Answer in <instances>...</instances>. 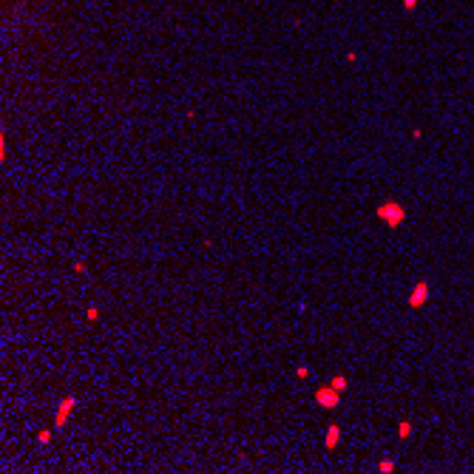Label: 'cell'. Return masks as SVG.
Masks as SVG:
<instances>
[{
    "label": "cell",
    "instance_id": "cell-1",
    "mask_svg": "<svg viewBox=\"0 0 474 474\" xmlns=\"http://www.w3.org/2000/svg\"><path fill=\"white\" fill-rule=\"evenodd\" d=\"M375 216H378L386 227H401L403 219H406V208H403L401 202H395V199H386V202H381V205L375 208Z\"/></svg>",
    "mask_w": 474,
    "mask_h": 474
},
{
    "label": "cell",
    "instance_id": "cell-2",
    "mask_svg": "<svg viewBox=\"0 0 474 474\" xmlns=\"http://www.w3.org/2000/svg\"><path fill=\"white\" fill-rule=\"evenodd\" d=\"M312 398H315V403L321 409H335L338 403H341V392H338L335 386H330V383H327V386H318Z\"/></svg>",
    "mask_w": 474,
    "mask_h": 474
},
{
    "label": "cell",
    "instance_id": "cell-3",
    "mask_svg": "<svg viewBox=\"0 0 474 474\" xmlns=\"http://www.w3.org/2000/svg\"><path fill=\"white\" fill-rule=\"evenodd\" d=\"M74 406H77V398H63V403L57 406V412H54V426L57 429H63L65 423H68V417H71V412H74Z\"/></svg>",
    "mask_w": 474,
    "mask_h": 474
},
{
    "label": "cell",
    "instance_id": "cell-4",
    "mask_svg": "<svg viewBox=\"0 0 474 474\" xmlns=\"http://www.w3.org/2000/svg\"><path fill=\"white\" fill-rule=\"evenodd\" d=\"M429 295H431L429 284H426V281H417L415 287H412V293H409V307L412 309H420L426 301H429Z\"/></svg>",
    "mask_w": 474,
    "mask_h": 474
},
{
    "label": "cell",
    "instance_id": "cell-5",
    "mask_svg": "<svg viewBox=\"0 0 474 474\" xmlns=\"http://www.w3.org/2000/svg\"><path fill=\"white\" fill-rule=\"evenodd\" d=\"M338 443H341V426H338V423H332L330 429H327V438H324V446H327V449H335Z\"/></svg>",
    "mask_w": 474,
    "mask_h": 474
},
{
    "label": "cell",
    "instance_id": "cell-6",
    "mask_svg": "<svg viewBox=\"0 0 474 474\" xmlns=\"http://www.w3.org/2000/svg\"><path fill=\"white\" fill-rule=\"evenodd\" d=\"M378 471H381V474H392V471H398V463L392 457H383V460H378Z\"/></svg>",
    "mask_w": 474,
    "mask_h": 474
},
{
    "label": "cell",
    "instance_id": "cell-7",
    "mask_svg": "<svg viewBox=\"0 0 474 474\" xmlns=\"http://www.w3.org/2000/svg\"><path fill=\"white\" fill-rule=\"evenodd\" d=\"M398 438L401 440L412 438V420H401V423H398Z\"/></svg>",
    "mask_w": 474,
    "mask_h": 474
},
{
    "label": "cell",
    "instance_id": "cell-8",
    "mask_svg": "<svg viewBox=\"0 0 474 474\" xmlns=\"http://www.w3.org/2000/svg\"><path fill=\"white\" fill-rule=\"evenodd\" d=\"M330 386H335L338 392H346V386H349V381H346L344 375H335V378H330Z\"/></svg>",
    "mask_w": 474,
    "mask_h": 474
},
{
    "label": "cell",
    "instance_id": "cell-9",
    "mask_svg": "<svg viewBox=\"0 0 474 474\" xmlns=\"http://www.w3.org/2000/svg\"><path fill=\"white\" fill-rule=\"evenodd\" d=\"M295 378H298V381H304V378H309V367H307V364H301V367L295 369Z\"/></svg>",
    "mask_w": 474,
    "mask_h": 474
},
{
    "label": "cell",
    "instance_id": "cell-10",
    "mask_svg": "<svg viewBox=\"0 0 474 474\" xmlns=\"http://www.w3.org/2000/svg\"><path fill=\"white\" fill-rule=\"evenodd\" d=\"M37 440H40V443H49V440H51V429H40V434H37Z\"/></svg>",
    "mask_w": 474,
    "mask_h": 474
},
{
    "label": "cell",
    "instance_id": "cell-11",
    "mask_svg": "<svg viewBox=\"0 0 474 474\" xmlns=\"http://www.w3.org/2000/svg\"><path fill=\"white\" fill-rule=\"evenodd\" d=\"M86 318H88V321H97V318H100V309H97V307H88Z\"/></svg>",
    "mask_w": 474,
    "mask_h": 474
},
{
    "label": "cell",
    "instance_id": "cell-12",
    "mask_svg": "<svg viewBox=\"0 0 474 474\" xmlns=\"http://www.w3.org/2000/svg\"><path fill=\"white\" fill-rule=\"evenodd\" d=\"M74 273L83 275V273H86V264H83V261H77V264H74Z\"/></svg>",
    "mask_w": 474,
    "mask_h": 474
},
{
    "label": "cell",
    "instance_id": "cell-13",
    "mask_svg": "<svg viewBox=\"0 0 474 474\" xmlns=\"http://www.w3.org/2000/svg\"><path fill=\"white\" fill-rule=\"evenodd\" d=\"M415 6H417V0H403V9H409V12H412Z\"/></svg>",
    "mask_w": 474,
    "mask_h": 474
}]
</instances>
